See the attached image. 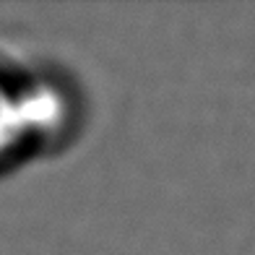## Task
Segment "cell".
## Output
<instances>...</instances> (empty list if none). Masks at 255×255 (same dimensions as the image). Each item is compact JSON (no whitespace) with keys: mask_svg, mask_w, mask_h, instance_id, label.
<instances>
[{"mask_svg":"<svg viewBox=\"0 0 255 255\" xmlns=\"http://www.w3.org/2000/svg\"><path fill=\"white\" fill-rule=\"evenodd\" d=\"M31 159L18 104V71L0 63V175Z\"/></svg>","mask_w":255,"mask_h":255,"instance_id":"7a4b0ae2","label":"cell"},{"mask_svg":"<svg viewBox=\"0 0 255 255\" xmlns=\"http://www.w3.org/2000/svg\"><path fill=\"white\" fill-rule=\"evenodd\" d=\"M18 104L31 159L63 151L84 128V91L52 65L18 71Z\"/></svg>","mask_w":255,"mask_h":255,"instance_id":"6da1fadb","label":"cell"}]
</instances>
